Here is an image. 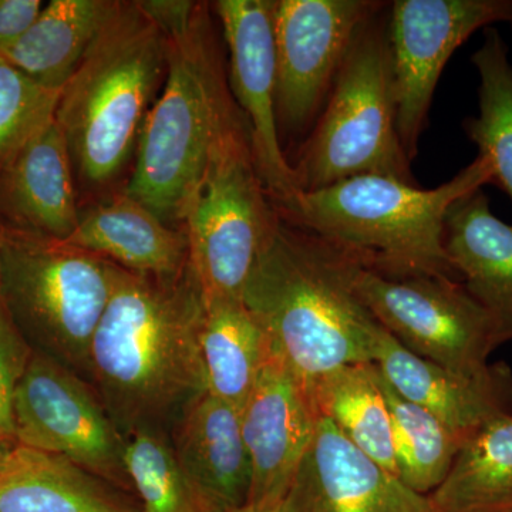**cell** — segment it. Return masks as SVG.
<instances>
[{"label":"cell","mask_w":512,"mask_h":512,"mask_svg":"<svg viewBox=\"0 0 512 512\" xmlns=\"http://www.w3.org/2000/svg\"><path fill=\"white\" fill-rule=\"evenodd\" d=\"M205 299L191 264L174 278L117 266L113 292L89 350L87 380L124 440L170 433L207 392L200 335Z\"/></svg>","instance_id":"1"},{"label":"cell","mask_w":512,"mask_h":512,"mask_svg":"<svg viewBox=\"0 0 512 512\" xmlns=\"http://www.w3.org/2000/svg\"><path fill=\"white\" fill-rule=\"evenodd\" d=\"M363 268L356 255L281 217L249 275L242 301L306 383L375 359L380 325L356 288Z\"/></svg>","instance_id":"2"},{"label":"cell","mask_w":512,"mask_h":512,"mask_svg":"<svg viewBox=\"0 0 512 512\" xmlns=\"http://www.w3.org/2000/svg\"><path fill=\"white\" fill-rule=\"evenodd\" d=\"M167 74L148 111L127 195L167 224L183 221L215 148L242 117L222 62L207 3L164 30Z\"/></svg>","instance_id":"3"},{"label":"cell","mask_w":512,"mask_h":512,"mask_svg":"<svg viewBox=\"0 0 512 512\" xmlns=\"http://www.w3.org/2000/svg\"><path fill=\"white\" fill-rule=\"evenodd\" d=\"M487 184H493V171L477 156L433 190L383 175H359L323 190L299 192L278 212L288 224L356 255L376 274L458 279L444 247L447 214L460 198Z\"/></svg>","instance_id":"4"},{"label":"cell","mask_w":512,"mask_h":512,"mask_svg":"<svg viewBox=\"0 0 512 512\" xmlns=\"http://www.w3.org/2000/svg\"><path fill=\"white\" fill-rule=\"evenodd\" d=\"M167 64V36L141 2H117L64 84L56 109L74 173L86 190L110 187L136 153Z\"/></svg>","instance_id":"5"},{"label":"cell","mask_w":512,"mask_h":512,"mask_svg":"<svg viewBox=\"0 0 512 512\" xmlns=\"http://www.w3.org/2000/svg\"><path fill=\"white\" fill-rule=\"evenodd\" d=\"M389 6L356 33L329 99L291 164L299 192L323 190L359 175L417 184L396 124Z\"/></svg>","instance_id":"6"},{"label":"cell","mask_w":512,"mask_h":512,"mask_svg":"<svg viewBox=\"0 0 512 512\" xmlns=\"http://www.w3.org/2000/svg\"><path fill=\"white\" fill-rule=\"evenodd\" d=\"M116 274L117 265L99 255L2 225L0 301L33 352L86 380Z\"/></svg>","instance_id":"7"},{"label":"cell","mask_w":512,"mask_h":512,"mask_svg":"<svg viewBox=\"0 0 512 512\" xmlns=\"http://www.w3.org/2000/svg\"><path fill=\"white\" fill-rule=\"evenodd\" d=\"M279 221L281 215L256 170L242 116L215 148L183 220L190 264L204 299H242Z\"/></svg>","instance_id":"8"},{"label":"cell","mask_w":512,"mask_h":512,"mask_svg":"<svg viewBox=\"0 0 512 512\" xmlns=\"http://www.w3.org/2000/svg\"><path fill=\"white\" fill-rule=\"evenodd\" d=\"M356 288L376 322L400 345L447 369L481 372L501 345L493 319L458 279L387 278L363 268Z\"/></svg>","instance_id":"9"},{"label":"cell","mask_w":512,"mask_h":512,"mask_svg":"<svg viewBox=\"0 0 512 512\" xmlns=\"http://www.w3.org/2000/svg\"><path fill=\"white\" fill-rule=\"evenodd\" d=\"M13 433L22 446L59 454L134 494L127 441L92 384L33 352L13 399Z\"/></svg>","instance_id":"10"},{"label":"cell","mask_w":512,"mask_h":512,"mask_svg":"<svg viewBox=\"0 0 512 512\" xmlns=\"http://www.w3.org/2000/svg\"><path fill=\"white\" fill-rule=\"evenodd\" d=\"M512 20V0H394L389 6L396 124L410 161L444 67L458 47L480 29Z\"/></svg>","instance_id":"11"},{"label":"cell","mask_w":512,"mask_h":512,"mask_svg":"<svg viewBox=\"0 0 512 512\" xmlns=\"http://www.w3.org/2000/svg\"><path fill=\"white\" fill-rule=\"evenodd\" d=\"M387 2L275 0L279 133H311L356 33Z\"/></svg>","instance_id":"12"},{"label":"cell","mask_w":512,"mask_h":512,"mask_svg":"<svg viewBox=\"0 0 512 512\" xmlns=\"http://www.w3.org/2000/svg\"><path fill=\"white\" fill-rule=\"evenodd\" d=\"M229 50V89L247 121L256 170L282 210L299 194L276 117L275 0H218Z\"/></svg>","instance_id":"13"},{"label":"cell","mask_w":512,"mask_h":512,"mask_svg":"<svg viewBox=\"0 0 512 512\" xmlns=\"http://www.w3.org/2000/svg\"><path fill=\"white\" fill-rule=\"evenodd\" d=\"M272 346V345H271ZM319 421L312 384L295 375L274 350L241 409L251 463L247 503H284Z\"/></svg>","instance_id":"14"},{"label":"cell","mask_w":512,"mask_h":512,"mask_svg":"<svg viewBox=\"0 0 512 512\" xmlns=\"http://www.w3.org/2000/svg\"><path fill=\"white\" fill-rule=\"evenodd\" d=\"M286 512H434L394 474L319 416L284 500Z\"/></svg>","instance_id":"15"},{"label":"cell","mask_w":512,"mask_h":512,"mask_svg":"<svg viewBox=\"0 0 512 512\" xmlns=\"http://www.w3.org/2000/svg\"><path fill=\"white\" fill-rule=\"evenodd\" d=\"M373 363L404 399L429 410L466 440L490 421L512 416V370L505 363L478 373L447 369L414 355L382 326Z\"/></svg>","instance_id":"16"},{"label":"cell","mask_w":512,"mask_h":512,"mask_svg":"<svg viewBox=\"0 0 512 512\" xmlns=\"http://www.w3.org/2000/svg\"><path fill=\"white\" fill-rule=\"evenodd\" d=\"M80 211L72 156L53 120L0 170V224L66 241Z\"/></svg>","instance_id":"17"},{"label":"cell","mask_w":512,"mask_h":512,"mask_svg":"<svg viewBox=\"0 0 512 512\" xmlns=\"http://www.w3.org/2000/svg\"><path fill=\"white\" fill-rule=\"evenodd\" d=\"M444 247L474 301L493 319L501 345L512 340V224L491 211L481 190L450 208Z\"/></svg>","instance_id":"18"},{"label":"cell","mask_w":512,"mask_h":512,"mask_svg":"<svg viewBox=\"0 0 512 512\" xmlns=\"http://www.w3.org/2000/svg\"><path fill=\"white\" fill-rule=\"evenodd\" d=\"M64 242L136 275L174 278L190 265L184 229L171 227L124 191L80 211L76 231Z\"/></svg>","instance_id":"19"},{"label":"cell","mask_w":512,"mask_h":512,"mask_svg":"<svg viewBox=\"0 0 512 512\" xmlns=\"http://www.w3.org/2000/svg\"><path fill=\"white\" fill-rule=\"evenodd\" d=\"M168 436L185 473L221 510L247 503L251 463L238 407L202 393L185 407Z\"/></svg>","instance_id":"20"},{"label":"cell","mask_w":512,"mask_h":512,"mask_svg":"<svg viewBox=\"0 0 512 512\" xmlns=\"http://www.w3.org/2000/svg\"><path fill=\"white\" fill-rule=\"evenodd\" d=\"M0 512H143L127 493L59 454L18 444L0 470Z\"/></svg>","instance_id":"21"},{"label":"cell","mask_w":512,"mask_h":512,"mask_svg":"<svg viewBox=\"0 0 512 512\" xmlns=\"http://www.w3.org/2000/svg\"><path fill=\"white\" fill-rule=\"evenodd\" d=\"M116 5V0H52L0 57L42 86L63 90Z\"/></svg>","instance_id":"22"},{"label":"cell","mask_w":512,"mask_h":512,"mask_svg":"<svg viewBox=\"0 0 512 512\" xmlns=\"http://www.w3.org/2000/svg\"><path fill=\"white\" fill-rule=\"evenodd\" d=\"M200 346L207 392L241 410L272 352L264 326L242 299H205Z\"/></svg>","instance_id":"23"},{"label":"cell","mask_w":512,"mask_h":512,"mask_svg":"<svg viewBox=\"0 0 512 512\" xmlns=\"http://www.w3.org/2000/svg\"><path fill=\"white\" fill-rule=\"evenodd\" d=\"M311 384L319 416L396 476L392 423L376 363L340 366Z\"/></svg>","instance_id":"24"},{"label":"cell","mask_w":512,"mask_h":512,"mask_svg":"<svg viewBox=\"0 0 512 512\" xmlns=\"http://www.w3.org/2000/svg\"><path fill=\"white\" fill-rule=\"evenodd\" d=\"M427 497L434 512H512V416L473 434Z\"/></svg>","instance_id":"25"},{"label":"cell","mask_w":512,"mask_h":512,"mask_svg":"<svg viewBox=\"0 0 512 512\" xmlns=\"http://www.w3.org/2000/svg\"><path fill=\"white\" fill-rule=\"evenodd\" d=\"M478 74V114L464 120V133L493 171V184L512 201V64L494 26L471 56Z\"/></svg>","instance_id":"26"},{"label":"cell","mask_w":512,"mask_h":512,"mask_svg":"<svg viewBox=\"0 0 512 512\" xmlns=\"http://www.w3.org/2000/svg\"><path fill=\"white\" fill-rule=\"evenodd\" d=\"M379 373L392 423L396 476L414 493L427 497L446 480L467 440L429 410L404 399Z\"/></svg>","instance_id":"27"},{"label":"cell","mask_w":512,"mask_h":512,"mask_svg":"<svg viewBox=\"0 0 512 512\" xmlns=\"http://www.w3.org/2000/svg\"><path fill=\"white\" fill-rule=\"evenodd\" d=\"M126 463L143 512H221L175 458L167 431L141 430L127 440Z\"/></svg>","instance_id":"28"},{"label":"cell","mask_w":512,"mask_h":512,"mask_svg":"<svg viewBox=\"0 0 512 512\" xmlns=\"http://www.w3.org/2000/svg\"><path fill=\"white\" fill-rule=\"evenodd\" d=\"M60 94L0 57V170L55 120Z\"/></svg>","instance_id":"29"},{"label":"cell","mask_w":512,"mask_h":512,"mask_svg":"<svg viewBox=\"0 0 512 512\" xmlns=\"http://www.w3.org/2000/svg\"><path fill=\"white\" fill-rule=\"evenodd\" d=\"M33 350L0 301V434L15 439L13 399Z\"/></svg>","instance_id":"30"},{"label":"cell","mask_w":512,"mask_h":512,"mask_svg":"<svg viewBox=\"0 0 512 512\" xmlns=\"http://www.w3.org/2000/svg\"><path fill=\"white\" fill-rule=\"evenodd\" d=\"M42 9L40 0H0V55L25 35Z\"/></svg>","instance_id":"31"},{"label":"cell","mask_w":512,"mask_h":512,"mask_svg":"<svg viewBox=\"0 0 512 512\" xmlns=\"http://www.w3.org/2000/svg\"><path fill=\"white\" fill-rule=\"evenodd\" d=\"M221 512H286L284 503L278 505H269V507H259V505L244 504L241 507L227 508Z\"/></svg>","instance_id":"32"},{"label":"cell","mask_w":512,"mask_h":512,"mask_svg":"<svg viewBox=\"0 0 512 512\" xmlns=\"http://www.w3.org/2000/svg\"><path fill=\"white\" fill-rule=\"evenodd\" d=\"M16 446H18V441L0 434V470L8 463L10 454L13 453Z\"/></svg>","instance_id":"33"},{"label":"cell","mask_w":512,"mask_h":512,"mask_svg":"<svg viewBox=\"0 0 512 512\" xmlns=\"http://www.w3.org/2000/svg\"><path fill=\"white\" fill-rule=\"evenodd\" d=\"M0 237H2V224H0Z\"/></svg>","instance_id":"34"},{"label":"cell","mask_w":512,"mask_h":512,"mask_svg":"<svg viewBox=\"0 0 512 512\" xmlns=\"http://www.w3.org/2000/svg\"><path fill=\"white\" fill-rule=\"evenodd\" d=\"M510 25L512 26V20H511V22H510Z\"/></svg>","instance_id":"35"}]
</instances>
